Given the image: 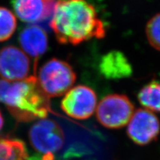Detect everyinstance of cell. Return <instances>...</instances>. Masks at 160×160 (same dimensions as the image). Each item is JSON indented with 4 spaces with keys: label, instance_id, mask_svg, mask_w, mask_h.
Wrapping results in <instances>:
<instances>
[{
    "label": "cell",
    "instance_id": "15",
    "mask_svg": "<svg viewBox=\"0 0 160 160\" xmlns=\"http://www.w3.org/2000/svg\"><path fill=\"white\" fill-rule=\"evenodd\" d=\"M145 31L150 45L160 51V13L149 20Z\"/></svg>",
    "mask_w": 160,
    "mask_h": 160
},
{
    "label": "cell",
    "instance_id": "2",
    "mask_svg": "<svg viewBox=\"0 0 160 160\" xmlns=\"http://www.w3.org/2000/svg\"><path fill=\"white\" fill-rule=\"evenodd\" d=\"M0 102L20 122L45 119L51 111L49 97L35 76L17 82L0 80Z\"/></svg>",
    "mask_w": 160,
    "mask_h": 160
},
{
    "label": "cell",
    "instance_id": "8",
    "mask_svg": "<svg viewBox=\"0 0 160 160\" xmlns=\"http://www.w3.org/2000/svg\"><path fill=\"white\" fill-rule=\"evenodd\" d=\"M159 133V119L146 109H138L132 116L127 128L128 136L139 145H145L155 141Z\"/></svg>",
    "mask_w": 160,
    "mask_h": 160
},
{
    "label": "cell",
    "instance_id": "11",
    "mask_svg": "<svg viewBox=\"0 0 160 160\" xmlns=\"http://www.w3.org/2000/svg\"><path fill=\"white\" fill-rule=\"evenodd\" d=\"M99 70L101 74L108 79H119L131 77L132 67L124 53L113 51L100 59Z\"/></svg>",
    "mask_w": 160,
    "mask_h": 160
},
{
    "label": "cell",
    "instance_id": "16",
    "mask_svg": "<svg viewBox=\"0 0 160 160\" xmlns=\"http://www.w3.org/2000/svg\"><path fill=\"white\" fill-rule=\"evenodd\" d=\"M4 125V120H3V117L2 116L1 111H0V131H1L2 128Z\"/></svg>",
    "mask_w": 160,
    "mask_h": 160
},
{
    "label": "cell",
    "instance_id": "10",
    "mask_svg": "<svg viewBox=\"0 0 160 160\" xmlns=\"http://www.w3.org/2000/svg\"><path fill=\"white\" fill-rule=\"evenodd\" d=\"M19 42L28 56L38 59L48 49V40L45 30L37 25H28L20 32Z\"/></svg>",
    "mask_w": 160,
    "mask_h": 160
},
{
    "label": "cell",
    "instance_id": "5",
    "mask_svg": "<svg viewBox=\"0 0 160 160\" xmlns=\"http://www.w3.org/2000/svg\"><path fill=\"white\" fill-rule=\"evenodd\" d=\"M134 106L128 97L122 94H110L97 106V120L104 127L119 129L127 125L133 114Z\"/></svg>",
    "mask_w": 160,
    "mask_h": 160
},
{
    "label": "cell",
    "instance_id": "3",
    "mask_svg": "<svg viewBox=\"0 0 160 160\" xmlns=\"http://www.w3.org/2000/svg\"><path fill=\"white\" fill-rule=\"evenodd\" d=\"M29 139L37 155L28 160H55V155L63 148L65 134L53 120L42 119L30 129Z\"/></svg>",
    "mask_w": 160,
    "mask_h": 160
},
{
    "label": "cell",
    "instance_id": "6",
    "mask_svg": "<svg viewBox=\"0 0 160 160\" xmlns=\"http://www.w3.org/2000/svg\"><path fill=\"white\" fill-rule=\"evenodd\" d=\"M97 103V97L93 89L78 85L65 93L61 102V108L73 119H86L93 115Z\"/></svg>",
    "mask_w": 160,
    "mask_h": 160
},
{
    "label": "cell",
    "instance_id": "9",
    "mask_svg": "<svg viewBox=\"0 0 160 160\" xmlns=\"http://www.w3.org/2000/svg\"><path fill=\"white\" fill-rule=\"evenodd\" d=\"M56 3V0H13V8L24 22L48 23L50 26Z\"/></svg>",
    "mask_w": 160,
    "mask_h": 160
},
{
    "label": "cell",
    "instance_id": "1",
    "mask_svg": "<svg viewBox=\"0 0 160 160\" xmlns=\"http://www.w3.org/2000/svg\"><path fill=\"white\" fill-rule=\"evenodd\" d=\"M50 28L63 45H77L102 39L105 28L93 5L86 0H59L56 3Z\"/></svg>",
    "mask_w": 160,
    "mask_h": 160
},
{
    "label": "cell",
    "instance_id": "4",
    "mask_svg": "<svg viewBox=\"0 0 160 160\" xmlns=\"http://www.w3.org/2000/svg\"><path fill=\"white\" fill-rule=\"evenodd\" d=\"M37 78L42 89L50 98L67 93L75 83L77 75L67 62L53 58L40 68Z\"/></svg>",
    "mask_w": 160,
    "mask_h": 160
},
{
    "label": "cell",
    "instance_id": "12",
    "mask_svg": "<svg viewBox=\"0 0 160 160\" xmlns=\"http://www.w3.org/2000/svg\"><path fill=\"white\" fill-rule=\"evenodd\" d=\"M28 154L22 141L0 137V160H28Z\"/></svg>",
    "mask_w": 160,
    "mask_h": 160
},
{
    "label": "cell",
    "instance_id": "7",
    "mask_svg": "<svg viewBox=\"0 0 160 160\" xmlns=\"http://www.w3.org/2000/svg\"><path fill=\"white\" fill-rule=\"evenodd\" d=\"M31 59L22 50L13 45L0 50V77L8 82H17L30 77Z\"/></svg>",
    "mask_w": 160,
    "mask_h": 160
},
{
    "label": "cell",
    "instance_id": "13",
    "mask_svg": "<svg viewBox=\"0 0 160 160\" xmlns=\"http://www.w3.org/2000/svg\"><path fill=\"white\" fill-rule=\"evenodd\" d=\"M138 100L145 108L160 113V82L153 80L144 86L138 93Z\"/></svg>",
    "mask_w": 160,
    "mask_h": 160
},
{
    "label": "cell",
    "instance_id": "14",
    "mask_svg": "<svg viewBox=\"0 0 160 160\" xmlns=\"http://www.w3.org/2000/svg\"><path fill=\"white\" fill-rule=\"evenodd\" d=\"M17 22L11 10L0 6V42L8 40L17 30Z\"/></svg>",
    "mask_w": 160,
    "mask_h": 160
}]
</instances>
